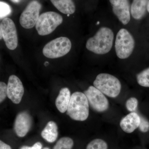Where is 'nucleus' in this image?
Instances as JSON below:
<instances>
[{
    "instance_id": "f257e3e1",
    "label": "nucleus",
    "mask_w": 149,
    "mask_h": 149,
    "mask_svg": "<svg viewBox=\"0 0 149 149\" xmlns=\"http://www.w3.org/2000/svg\"><path fill=\"white\" fill-rule=\"evenodd\" d=\"M114 35L111 29L107 27H101L93 37L88 39L86 47L88 50L102 55L108 53L111 49Z\"/></svg>"
},
{
    "instance_id": "f03ea898",
    "label": "nucleus",
    "mask_w": 149,
    "mask_h": 149,
    "mask_svg": "<svg viewBox=\"0 0 149 149\" xmlns=\"http://www.w3.org/2000/svg\"><path fill=\"white\" fill-rule=\"evenodd\" d=\"M67 114L72 120L83 121L89 115V104L84 93L74 92L71 95Z\"/></svg>"
},
{
    "instance_id": "7ed1b4c3",
    "label": "nucleus",
    "mask_w": 149,
    "mask_h": 149,
    "mask_svg": "<svg viewBox=\"0 0 149 149\" xmlns=\"http://www.w3.org/2000/svg\"><path fill=\"white\" fill-rule=\"evenodd\" d=\"M93 85L103 94L110 97H116L121 91V85L119 80L113 75L108 73L99 74Z\"/></svg>"
},
{
    "instance_id": "20e7f679",
    "label": "nucleus",
    "mask_w": 149,
    "mask_h": 149,
    "mask_svg": "<svg viewBox=\"0 0 149 149\" xmlns=\"http://www.w3.org/2000/svg\"><path fill=\"white\" fill-rule=\"evenodd\" d=\"M63 21L62 17L58 13L47 12L40 15L35 27L39 35L45 36L53 32Z\"/></svg>"
},
{
    "instance_id": "39448f33",
    "label": "nucleus",
    "mask_w": 149,
    "mask_h": 149,
    "mask_svg": "<svg viewBox=\"0 0 149 149\" xmlns=\"http://www.w3.org/2000/svg\"><path fill=\"white\" fill-rule=\"evenodd\" d=\"M72 44L68 38L58 37L49 42L45 46L43 54L48 58H58L69 53Z\"/></svg>"
},
{
    "instance_id": "423d86ee",
    "label": "nucleus",
    "mask_w": 149,
    "mask_h": 149,
    "mask_svg": "<svg viewBox=\"0 0 149 149\" xmlns=\"http://www.w3.org/2000/svg\"><path fill=\"white\" fill-rule=\"evenodd\" d=\"M134 47L133 36L127 29H120L116 35L115 45L117 56L120 59L128 58L133 52Z\"/></svg>"
},
{
    "instance_id": "0eeeda50",
    "label": "nucleus",
    "mask_w": 149,
    "mask_h": 149,
    "mask_svg": "<svg viewBox=\"0 0 149 149\" xmlns=\"http://www.w3.org/2000/svg\"><path fill=\"white\" fill-rule=\"evenodd\" d=\"M41 8L42 6L38 1L33 0L30 2L20 15L19 23L21 26L27 29L35 27L40 17Z\"/></svg>"
},
{
    "instance_id": "6e6552de",
    "label": "nucleus",
    "mask_w": 149,
    "mask_h": 149,
    "mask_svg": "<svg viewBox=\"0 0 149 149\" xmlns=\"http://www.w3.org/2000/svg\"><path fill=\"white\" fill-rule=\"evenodd\" d=\"M84 93L90 106L95 111L104 112L108 109L109 106L108 100L104 95L95 87L90 86L84 91Z\"/></svg>"
},
{
    "instance_id": "1a4fd4ad",
    "label": "nucleus",
    "mask_w": 149,
    "mask_h": 149,
    "mask_svg": "<svg viewBox=\"0 0 149 149\" xmlns=\"http://www.w3.org/2000/svg\"><path fill=\"white\" fill-rule=\"evenodd\" d=\"M2 35L7 47L13 50L17 47L18 38L16 27L12 19L6 17L1 23Z\"/></svg>"
},
{
    "instance_id": "9d476101",
    "label": "nucleus",
    "mask_w": 149,
    "mask_h": 149,
    "mask_svg": "<svg viewBox=\"0 0 149 149\" xmlns=\"http://www.w3.org/2000/svg\"><path fill=\"white\" fill-rule=\"evenodd\" d=\"M24 94V88L21 80L15 75H11L8 79L7 95L15 104L21 102Z\"/></svg>"
},
{
    "instance_id": "9b49d317",
    "label": "nucleus",
    "mask_w": 149,
    "mask_h": 149,
    "mask_svg": "<svg viewBox=\"0 0 149 149\" xmlns=\"http://www.w3.org/2000/svg\"><path fill=\"white\" fill-rule=\"evenodd\" d=\"M32 124V118L28 112L24 111L19 113L14 126L16 135L20 138L24 137L31 129Z\"/></svg>"
},
{
    "instance_id": "f8f14e48",
    "label": "nucleus",
    "mask_w": 149,
    "mask_h": 149,
    "mask_svg": "<svg viewBox=\"0 0 149 149\" xmlns=\"http://www.w3.org/2000/svg\"><path fill=\"white\" fill-rule=\"evenodd\" d=\"M115 15L124 25L130 21V5L128 0H109Z\"/></svg>"
},
{
    "instance_id": "ddd939ff",
    "label": "nucleus",
    "mask_w": 149,
    "mask_h": 149,
    "mask_svg": "<svg viewBox=\"0 0 149 149\" xmlns=\"http://www.w3.org/2000/svg\"><path fill=\"white\" fill-rule=\"evenodd\" d=\"M141 122V116L135 112L130 113L123 118L120 123V128L125 133H133L139 128Z\"/></svg>"
},
{
    "instance_id": "4468645a",
    "label": "nucleus",
    "mask_w": 149,
    "mask_h": 149,
    "mask_svg": "<svg viewBox=\"0 0 149 149\" xmlns=\"http://www.w3.org/2000/svg\"><path fill=\"white\" fill-rule=\"evenodd\" d=\"M71 96L68 88H62L60 91L56 99L55 104L57 109L61 113H64L67 110Z\"/></svg>"
},
{
    "instance_id": "2eb2a0df",
    "label": "nucleus",
    "mask_w": 149,
    "mask_h": 149,
    "mask_svg": "<svg viewBox=\"0 0 149 149\" xmlns=\"http://www.w3.org/2000/svg\"><path fill=\"white\" fill-rule=\"evenodd\" d=\"M58 135V127L56 123L53 121H49L41 133L43 139L50 143L54 142Z\"/></svg>"
},
{
    "instance_id": "dca6fc26",
    "label": "nucleus",
    "mask_w": 149,
    "mask_h": 149,
    "mask_svg": "<svg viewBox=\"0 0 149 149\" xmlns=\"http://www.w3.org/2000/svg\"><path fill=\"white\" fill-rule=\"evenodd\" d=\"M53 5L62 13L71 15L75 10V5L72 0H50Z\"/></svg>"
},
{
    "instance_id": "f3484780",
    "label": "nucleus",
    "mask_w": 149,
    "mask_h": 149,
    "mask_svg": "<svg viewBox=\"0 0 149 149\" xmlns=\"http://www.w3.org/2000/svg\"><path fill=\"white\" fill-rule=\"evenodd\" d=\"M148 0H133L131 6V14L133 18L140 19L145 15Z\"/></svg>"
},
{
    "instance_id": "a211bd4d",
    "label": "nucleus",
    "mask_w": 149,
    "mask_h": 149,
    "mask_svg": "<svg viewBox=\"0 0 149 149\" xmlns=\"http://www.w3.org/2000/svg\"><path fill=\"white\" fill-rule=\"evenodd\" d=\"M73 145L74 142L71 138L63 137L57 141L53 149H72Z\"/></svg>"
},
{
    "instance_id": "6ab92c4d",
    "label": "nucleus",
    "mask_w": 149,
    "mask_h": 149,
    "mask_svg": "<svg viewBox=\"0 0 149 149\" xmlns=\"http://www.w3.org/2000/svg\"><path fill=\"white\" fill-rule=\"evenodd\" d=\"M136 77L139 85L143 87L149 88V68L139 73Z\"/></svg>"
},
{
    "instance_id": "aec40b11",
    "label": "nucleus",
    "mask_w": 149,
    "mask_h": 149,
    "mask_svg": "<svg viewBox=\"0 0 149 149\" xmlns=\"http://www.w3.org/2000/svg\"><path fill=\"white\" fill-rule=\"evenodd\" d=\"M86 149H108V145L103 140L94 139L87 145Z\"/></svg>"
},
{
    "instance_id": "412c9836",
    "label": "nucleus",
    "mask_w": 149,
    "mask_h": 149,
    "mask_svg": "<svg viewBox=\"0 0 149 149\" xmlns=\"http://www.w3.org/2000/svg\"><path fill=\"white\" fill-rule=\"evenodd\" d=\"M12 12V9L8 4L0 1V18H6Z\"/></svg>"
},
{
    "instance_id": "4be33fe9",
    "label": "nucleus",
    "mask_w": 149,
    "mask_h": 149,
    "mask_svg": "<svg viewBox=\"0 0 149 149\" xmlns=\"http://www.w3.org/2000/svg\"><path fill=\"white\" fill-rule=\"evenodd\" d=\"M138 100L134 97H130L126 101L125 103V107L128 111L133 112L137 109L138 106Z\"/></svg>"
},
{
    "instance_id": "5701e85b",
    "label": "nucleus",
    "mask_w": 149,
    "mask_h": 149,
    "mask_svg": "<svg viewBox=\"0 0 149 149\" xmlns=\"http://www.w3.org/2000/svg\"><path fill=\"white\" fill-rule=\"evenodd\" d=\"M141 116V122L139 127V130L143 133H146L149 130V121L143 116Z\"/></svg>"
},
{
    "instance_id": "b1692460",
    "label": "nucleus",
    "mask_w": 149,
    "mask_h": 149,
    "mask_svg": "<svg viewBox=\"0 0 149 149\" xmlns=\"http://www.w3.org/2000/svg\"><path fill=\"white\" fill-rule=\"evenodd\" d=\"M7 85L3 82H0V104L3 101L6 97Z\"/></svg>"
},
{
    "instance_id": "393cba45",
    "label": "nucleus",
    "mask_w": 149,
    "mask_h": 149,
    "mask_svg": "<svg viewBox=\"0 0 149 149\" xmlns=\"http://www.w3.org/2000/svg\"><path fill=\"white\" fill-rule=\"evenodd\" d=\"M42 144L40 142H37L32 147L23 146L20 148V149H41L42 148Z\"/></svg>"
},
{
    "instance_id": "a878e982",
    "label": "nucleus",
    "mask_w": 149,
    "mask_h": 149,
    "mask_svg": "<svg viewBox=\"0 0 149 149\" xmlns=\"http://www.w3.org/2000/svg\"><path fill=\"white\" fill-rule=\"evenodd\" d=\"M0 149H12L11 147L0 140Z\"/></svg>"
},
{
    "instance_id": "bb28decb",
    "label": "nucleus",
    "mask_w": 149,
    "mask_h": 149,
    "mask_svg": "<svg viewBox=\"0 0 149 149\" xmlns=\"http://www.w3.org/2000/svg\"><path fill=\"white\" fill-rule=\"evenodd\" d=\"M10 1L15 3H20L22 0H10Z\"/></svg>"
},
{
    "instance_id": "cd10ccee",
    "label": "nucleus",
    "mask_w": 149,
    "mask_h": 149,
    "mask_svg": "<svg viewBox=\"0 0 149 149\" xmlns=\"http://www.w3.org/2000/svg\"><path fill=\"white\" fill-rule=\"evenodd\" d=\"M2 35L1 28V24L0 23V40L2 39Z\"/></svg>"
},
{
    "instance_id": "c85d7f7f",
    "label": "nucleus",
    "mask_w": 149,
    "mask_h": 149,
    "mask_svg": "<svg viewBox=\"0 0 149 149\" xmlns=\"http://www.w3.org/2000/svg\"><path fill=\"white\" fill-rule=\"evenodd\" d=\"M44 65H45V66H48L49 65V62L48 61L45 62V63H44Z\"/></svg>"
},
{
    "instance_id": "c756f323",
    "label": "nucleus",
    "mask_w": 149,
    "mask_h": 149,
    "mask_svg": "<svg viewBox=\"0 0 149 149\" xmlns=\"http://www.w3.org/2000/svg\"><path fill=\"white\" fill-rule=\"evenodd\" d=\"M147 10L149 13V1L148 3V4H147Z\"/></svg>"
},
{
    "instance_id": "7c9ffc66",
    "label": "nucleus",
    "mask_w": 149,
    "mask_h": 149,
    "mask_svg": "<svg viewBox=\"0 0 149 149\" xmlns=\"http://www.w3.org/2000/svg\"><path fill=\"white\" fill-rule=\"evenodd\" d=\"M43 149H50L49 148H47V147H46V148H45Z\"/></svg>"
}]
</instances>
